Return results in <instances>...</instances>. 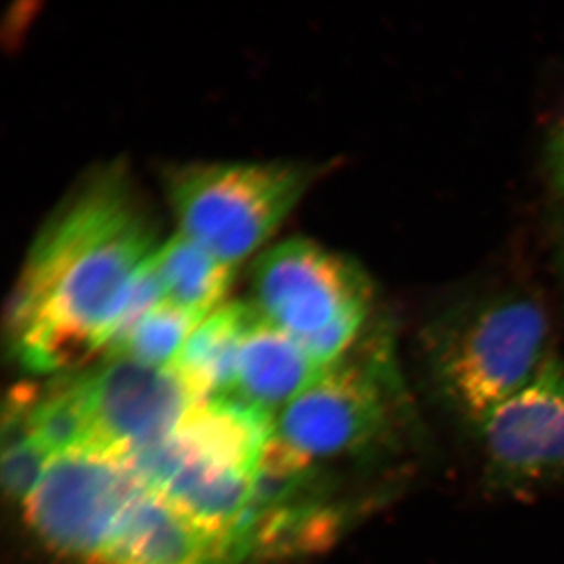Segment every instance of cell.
<instances>
[{
    "label": "cell",
    "instance_id": "1",
    "mask_svg": "<svg viewBox=\"0 0 564 564\" xmlns=\"http://www.w3.org/2000/svg\"><path fill=\"white\" fill-rule=\"evenodd\" d=\"M124 170H99L40 229L7 313L14 355L55 372L109 348L133 278L161 248Z\"/></svg>",
    "mask_w": 564,
    "mask_h": 564
},
{
    "label": "cell",
    "instance_id": "2",
    "mask_svg": "<svg viewBox=\"0 0 564 564\" xmlns=\"http://www.w3.org/2000/svg\"><path fill=\"white\" fill-rule=\"evenodd\" d=\"M547 340L543 307L505 295L445 314L426 329L423 351L441 402L477 426L540 372Z\"/></svg>",
    "mask_w": 564,
    "mask_h": 564
},
{
    "label": "cell",
    "instance_id": "3",
    "mask_svg": "<svg viewBox=\"0 0 564 564\" xmlns=\"http://www.w3.org/2000/svg\"><path fill=\"white\" fill-rule=\"evenodd\" d=\"M254 306L328 369L339 361L369 315L372 284L358 263L311 240L292 239L259 256Z\"/></svg>",
    "mask_w": 564,
    "mask_h": 564
},
{
    "label": "cell",
    "instance_id": "4",
    "mask_svg": "<svg viewBox=\"0 0 564 564\" xmlns=\"http://www.w3.org/2000/svg\"><path fill=\"white\" fill-rule=\"evenodd\" d=\"M313 173L296 163H191L166 176L180 232L237 267L280 228Z\"/></svg>",
    "mask_w": 564,
    "mask_h": 564
},
{
    "label": "cell",
    "instance_id": "5",
    "mask_svg": "<svg viewBox=\"0 0 564 564\" xmlns=\"http://www.w3.org/2000/svg\"><path fill=\"white\" fill-rule=\"evenodd\" d=\"M402 381L389 348L366 361H337L285 408L278 440L307 462L358 455L393 443L406 417Z\"/></svg>",
    "mask_w": 564,
    "mask_h": 564
},
{
    "label": "cell",
    "instance_id": "6",
    "mask_svg": "<svg viewBox=\"0 0 564 564\" xmlns=\"http://www.w3.org/2000/svg\"><path fill=\"white\" fill-rule=\"evenodd\" d=\"M144 489L124 459L95 447L76 448L54 456L25 500V519L52 551L98 564Z\"/></svg>",
    "mask_w": 564,
    "mask_h": 564
},
{
    "label": "cell",
    "instance_id": "7",
    "mask_svg": "<svg viewBox=\"0 0 564 564\" xmlns=\"http://www.w3.org/2000/svg\"><path fill=\"white\" fill-rule=\"evenodd\" d=\"M475 429L494 488L530 491L563 478V359L551 355L529 384Z\"/></svg>",
    "mask_w": 564,
    "mask_h": 564
},
{
    "label": "cell",
    "instance_id": "8",
    "mask_svg": "<svg viewBox=\"0 0 564 564\" xmlns=\"http://www.w3.org/2000/svg\"><path fill=\"white\" fill-rule=\"evenodd\" d=\"M90 408L88 447L124 456L170 440L202 400L174 367H154L124 355L106 356L82 375Z\"/></svg>",
    "mask_w": 564,
    "mask_h": 564
},
{
    "label": "cell",
    "instance_id": "9",
    "mask_svg": "<svg viewBox=\"0 0 564 564\" xmlns=\"http://www.w3.org/2000/svg\"><path fill=\"white\" fill-rule=\"evenodd\" d=\"M98 564H221V540L147 488L129 505Z\"/></svg>",
    "mask_w": 564,
    "mask_h": 564
},
{
    "label": "cell",
    "instance_id": "10",
    "mask_svg": "<svg viewBox=\"0 0 564 564\" xmlns=\"http://www.w3.org/2000/svg\"><path fill=\"white\" fill-rule=\"evenodd\" d=\"M325 370L295 337L261 315L240 351L236 391L273 413L274 408L306 391Z\"/></svg>",
    "mask_w": 564,
    "mask_h": 564
},
{
    "label": "cell",
    "instance_id": "11",
    "mask_svg": "<svg viewBox=\"0 0 564 564\" xmlns=\"http://www.w3.org/2000/svg\"><path fill=\"white\" fill-rule=\"evenodd\" d=\"M259 317L252 303H225L188 337L172 367L202 402L236 389L240 351Z\"/></svg>",
    "mask_w": 564,
    "mask_h": 564
},
{
    "label": "cell",
    "instance_id": "12",
    "mask_svg": "<svg viewBox=\"0 0 564 564\" xmlns=\"http://www.w3.org/2000/svg\"><path fill=\"white\" fill-rule=\"evenodd\" d=\"M182 445V444H181ZM158 494L218 540L228 534L251 494V475L218 469L187 454Z\"/></svg>",
    "mask_w": 564,
    "mask_h": 564
},
{
    "label": "cell",
    "instance_id": "13",
    "mask_svg": "<svg viewBox=\"0 0 564 564\" xmlns=\"http://www.w3.org/2000/svg\"><path fill=\"white\" fill-rule=\"evenodd\" d=\"M155 269L165 302L199 315H209L225 304L236 274V267L182 232L162 242L155 252Z\"/></svg>",
    "mask_w": 564,
    "mask_h": 564
},
{
    "label": "cell",
    "instance_id": "14",
    "mask_svg": "<svg viewBox=\"0 0 564 564\" xmlns=\"http://www.w3.org/2000/svg\"><path fill=\"white\" fill-rule=\"evenodd\" d=\"M258 513V522L248 536L247 556L288 558L313 554L328 547L340 527V514L336 510L310 499Z\"/></svg>",
    "mask_w": 564,
    "mask_h": 564
},
{
    "label": "cell",
    "instance_id": "15",
    "mask_svg": "<svg viewBox=\"0 0 564 564\" xmlns=\"http://www.w3.org/2000/svg\"><path fill=\"white\" fill-rule=\"evenodd\" d=\"M33 436L51 456L88 447L93 441L90 408L80 377L52 386L36 395L31 410Z\"/></svg>",
    "mask_w": 564,
    "mask_h": 564
},
{
    "label": "cell",
    "instance_id": "16",
    "mask_svg": "<svg viewBox=\"0 0 564 564\" xmlns=\"http://www.w3.org/2000/svg\"><path fill=\"white\" fill-rule=\"evenodd\" d=\"M206 317L163 302L135 326L117 351L107 356L124 355L148 366L170 367Z\"/></svg>",
    "mask_w": 564,
    "mask_h": 564
},
{
    "label": "cell",
    "instance_id": "17",
    "mask_svg": "<svg viewBox=\"0 0 564 564\" xmlns=\"http://www.w3.org/2000/svg\"><path fill=\"white\" fill-rule=\"evenodd\" d=\"M552 169L558 184L564 188V121L552 141Z\"/></svg>",
    "mask_w": 564,
    "mask_h": 564
}]
</instances>
